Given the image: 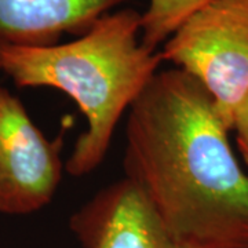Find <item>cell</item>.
<instances>
[{"mask_svg":"<svg viewBox=\"0 0 248 248\" xmlns=\"http://www.w3.org/2000/svg\"><path fill=\"white\" fill-rule=\"evenodd\" d=\"M63 169L60 140H48L21 99L0 86V214L43 210L53 202Z\"/></svg>","mask_w":248,"mask_h":248,"instance_id":"4","label":"cell"},{"mask_svg":"<svg viewBox=\"0 0 248 248\" xmlns=\"http://www.w3.org/2000/svg\"><path fill=\"white\" fill-rule=\"evenodd\" d=\"M232 131L234 133V140L240 155L248 166V93L233 112L231 133Z\"/></svg>","mask_w":248,"mask_h":248,"instance_id":"8","label":"cell"},{"mask_svg":"<svg viewBox=\"0 0 248 248\" xmlns=\"http://www.w3.org/2000/svg\"><path fill=\"white\" fill-rule=\"evenodd\" d=\"M69 228L83 248H192L164 229L124 178L104 186L78 208Z\"/></svg>","mask_w":248,"mask_h":248,"instance_id":"5","label":"cell"},{"mask_svg":"<svg viewBox=\"0 0 248 248\" xmlns=\"http://www.w3.org/2000/svg\"><path fill=\"white\" fill-rule=\"evenodd\" d=\"M130 0H0V40L18 46L58 45L84 35L102 16Z\"/></svg>","mask_w":248,"mask_h":248,"instance_id":"6","label":"cell"},{"mask_svg":"<svg viewBox=\"0 0 248 248\" xmlns=\"http://www.w3.org/2000/svg\"><path fill=\"white\" fill-rule=\"evenodd\" d=\"M211 0H149L142 13L141 40L146 47L156 50L164 45L182 22Z\"/></svg>","mask_w":248,"mask_h":248,"instance_id":"7","label":"cell"},{"mask_svg":"<svg viewBox=\"0 0 248 248\" xmlns=\"http://www.w3.org/2000/svg\"><path fill=\"white\" fill-rule=\"evenodd\" d=\"M229 133L203 86L174 66L127 112L123 178L187 247L248 248V174Z\"/></svg>","mask_w":248,"mask_h":248,"instance_id":"1","label":"cell"},{"mask_svg":"<svg viewBox=\"0 0 248 248\" xmlns=\"http://www.w3.org/2000/svg\"><path fill=\"white\" fill-rule=\"evenodd\" d=\"M142 13L117 9L84 35L53 46L0 40V72L19 89H54L71 98L87 122L65 161L75 178L97 170L116 127L159 72L163 58L141 40Z\"/></svg>","mask_w":248,"mask_h":248,"instance_id":"2","label":"cell"},{"mask_svg":"<svg viewBox=\"0 0 248 248\" xmlns=\"http://www.w3.org/2000/svg\"><path fill=\"white\" fill-rule=\"evenodd\" d=\"M160 55L203 86L231 130L248 93V0H211L182 22Z\"/></svg>","mask_w":248,"mask_h":248,"instance_id":"3","label":"cell"}]
</instances>
